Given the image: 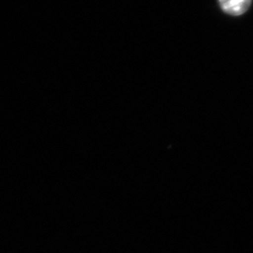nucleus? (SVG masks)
Returning <instances> with one entry per match:
<instances>
[{"label": "nucleus", "mask_w": 253, "mask_h": 253, "mask_svg": "<svg viewBox=\"0 0 253 253\" xmlns=\"http://www.w3.org/2000/svg\"><path fill=\"white\" fill-rule=\"evenodd\" d=\"M218 2L225 14L239 16L249 10L252 0H218Z\"/></svg>", "instance_id": "f257e3e1"}]
</instances>
